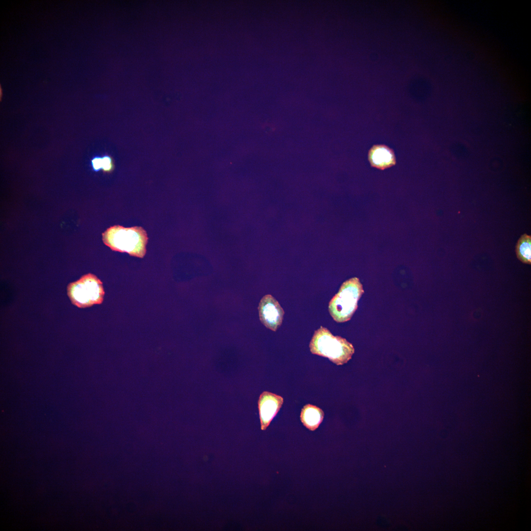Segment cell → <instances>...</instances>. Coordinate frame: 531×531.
<instances>
[{"mask_svg":"<svg viewBox=\"0 0 531 531\" xmlns=\"http://www.w3.org/2000/svg\"><path fill=\"white\" fill-rule=\"evenodd\" d=\"M102 240L112 250L143 258L146 253L148 237L146 231L141 227L125 228L115 225L102 234Z\"/></svg>","mask_w":531,"mask_h":531,"instance_id":"obj_1","label":"cell"},{"mask_svg":"<svg viewBox=\"0 0 531 531\" xmlns=\"http://www.w3.org/2000/svg\"><path fill=\"white\" fill-rule=\"evenodd\" d=\"M309 348L312 354L327 357L338 365L347 363L354 352L351 343L322 326L315 331Z\"/></svg>","mask_w":531,"mask_h":531,"instance_id":"obj_2","label":"cell"},{"mask_svg":"<svg viewBox=\"0 0 531 531\" xmlns=\"http://www.w3.org/2000/svg\"><path fill=\"white\" fill-rule=\"evenodd\" d=\"M363 293L362 285L358 278L353 277L345 281L329 302V312L333 320L337 323L350 320Z\"/></svg>","mask_w":531,"mask_h":531,"instance_id":"obj_3","label":"cell"},{"mask_svg":"<svg viewBox=\"0 0 531 531\" xmlns=\"http://www.w3.org/2000/svg\"><path fill=\"white\" fill-rule=\"evenodd\" d=\"M104 293L102 282L91 273L83 275L67 287V294L70 300L79 308L101 304Z\"/></svg>","mask_w":531,"mask_h":531,"instance_id":"obj_4","label":"cell"},{"mask_svg":"<svg viewBox=\"0 0 531 531\" xmlns=\"http://www.w3.org/2000/svg\"><path fill=\"white\" fill-rule=\"evenodd\" d=\"M258 309L261 323L266 328L276 331L281 326L284 315L278 301L272 295H266L261 299Z\"/></svg>","mask_w":531,"mask_h":531,"instance_id":"obj_5","label":"cell"},{"mask_svg":"<svg viewBox=\"0 0 531 531\" xmlns=\"http://www.w3.org/2000/svg\"><path fill=\"white\" fill-rule=\"evenodd\" d=\"M283 398L279 395L268 392H263L259 398L258 405L262 430H265L280 410L283 403Z\"/></svg>","mask_w":531,"mask_h":531,"instance_id":"obj_6","label":"cell"},{"mask_svg":"<svg viewBox=\"0 0 531 531\" xmlns=\"http://www.w3.org/2000/svg\"><path fill=\"white\" fill-rule=\"evenodd\" d=\"M368 161L372 167L384 170L395 165L396 157L392 149L384 145H375L369 149Z\"/></svg>","mask_w":531,"mask_h":531,"instance_id":"obj_7","label":"cell"},{"mask_svg":"<svg viewBox=\"0 0 531 531\" xmlns=\"http://www.w3.org/2000/svg\"><path fill=\"white\" fill-rule=\"evenodd\" d=\"M324 411L316 406L307 404L301 410L300 420L303 425L310 431L316 430L323 420Z\"/></svg>","mask_w":531,"mask_h":531,"instance_id":"obj_8","label":"cell"},{"mask_svg":"<svg viewBox=\"0 0 531 531\" xmlns=\"http://www.w3.org/2000/svg\"><path fill=\"white\" fill-rule=\"evenodd\" d=\"M517 258L523 263H531V236L527 234L522 235L518 239L515 247Z\"/></svg>","mask_w":531,"mask_h":531,"instance_id":"obj_9","label":"cell"},{"mask_svg":"<svg viewBox=\"0 0 531 531\" xmlns=\"http://www.w3.org/2000/svg\"><path fill=\"white\" fill-rule=\"evenodd\" d=\"M113 163L111 158L105 156L102 158V169L105 172H110L113 170Z\"/></svg>","mask_w":531,"mask_h":531,"instance_id":"obj_10","label":"cell"},{"mask_svg":"<svg viewBox=\"0 0 531 531\" xmlns=\"http://www.w3.org/2000/svg\"><path fill=\"white\" fill-rule=\"evenodd\" d=\"M92 165L95 171L102 169V158L96 157L92 160Z\"/></svg>","mask_w":531,"mask_h":531,"instance_id":"obj_11","label":"cell"}]
</instances>
